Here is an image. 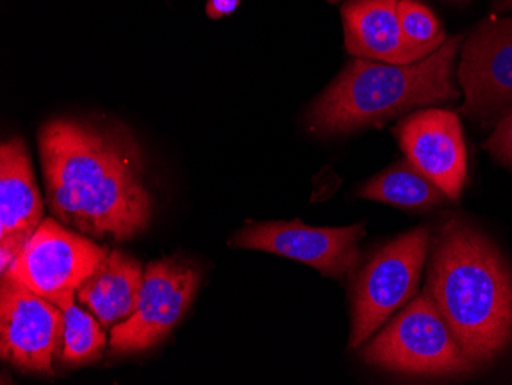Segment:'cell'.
<instances>
[{"label":"cell","instance_id":"5b68a950","mask_svg":"<svg viewBox=\"0 0 512 385\" xmlns=\"http://www.w3.org/2000/svg\"><path fill=\"white\" fill-rule=\"evenodd\" d=\"M427 228L394 238L362 267L353 287L352 349L362 346L417 290L427 258Z\"/></svg>","mask_w":512,"mask_h":385},{"label":"cell","instance_id":"7402d4cb","mask_svg":"<svg viewBox=\"0 0 512 385\" xmlns=\"http://www.w3.org/2000/svg\"><path fill=\"white\" fill-rule=\"evenodd\" d=\"M333 2H336V0H333Z\"/></svg>","mask_w":512,"mask_h":385},{"label":"cell","instance_id":"9a60e30c","mask_svg":"<svg viewBox=\"0 0 512 385\" xmlns=\"http://www.w3.org/2000/svg\"><path fill=\"white\" fill-rule=\"evenodd\" d=\"M359 195L367 200L407 209L431 208L448 198L408 160L396 163L387 171L371 178Z\"/></svg>","mask_w":512,"mask_h":385},{"label":"cell","instance_id":"6da1fadb","mask_svg":"<svg viewBox=\"0 0 512 385\" xmlns=\"http://www.w3.org/2000/svg\"><path fill=\"white\" fill-rule=\"evenodd\" d=\"M39 148L46 203L59 220L117 241L146 231L152 197L140 148L125 129L57 119L43 126Z\"/></svg>","mask_w":512,"mask_h":385},{"label":"cell","instance_id":"ffe728a7","mask_svg":"<svg viewBox=\"0 0 512 385\" xmlns=\"http://www.w3.org/2000/svg\"><path fill=\"white\" fill-rule=\"evenodd\" d=\"M497 10H512V0H499Z\"/></svg>","mask_w":512,"mask_h":385},{"label":"cell","instance_id":"9c48e42d","mask_svg":"<svg viewBox=\"0 0 512 385\" xmlns=\"http://www.w3.org/2000/svg\"><path fill=\"white\" fill-rule=\"evenodd\" d=\"M362 224L347 228H312L295 221L250 223L230 238L240 249L283 255L315 267L322 275L344 278L359 261V241L364 237Z\"/></svg>","mask_w":512,"mask_h":385},{"label":"cell","instance_id":"e0dca14e","mask_svg":"<svg viewBox=\"0 0 512 385\" xmlns=\"http://www.w3.org/2000/svg\"><path fill=\"white\" fill-rule=\"evenodd\" d=\"M398 16L402 33L411 47L430 56L444 45V28L433 11L419 0H401L398 5Z\"/></svg>","mask_w":512,"mask_h":385},{"label":"cell","instance_id":"5bb4252c","mask_svg":"<svg viewBox=\"0 0 512 385\" xmlns=\"http://www.w3.org/2000/svg\"><path fill=\"white\" fill-rule=\"evenodd\" d=\"M143 280L142 264L125 252L112 251L79 287L77 298L109 327L135 312Z\"/></svg>","mask_w":512,"mask_h":385},{"label":"cell","instance_id":"4fadbf2b","mask_svg":"<svg viewBox=\"0 0 512 385\" xmlns=\"http://www.w3.org/2000/svg\"><path fill=\"white\" fill-rule=\"evenodd\" d=\"M0 241L30 240L43 221V203L22 139L0 148Z\"/></svg>","mask_w":512,"mask_h":385},{"label":"cell","instance_id":"277c9868","mask_svg":"<svg viewBox=\"0 0 512 385\" xmlns=\"http://www.w3.org/2000/svg\"><path fill=\"white\" fill-rule=\"evenodd\" d=\"M361 356L371 366L411 376L454 378L479 369L457 343L427 289L365 344Z\"/></svg>","mask_w":512,"mask_h":385},{"label":"cell","instance_id":"30bf717a","mask_svg":"<svg viewBox=\"0 0 512 385\" xmlns=\"http://www.w3.org/2000/svg\"><path fill=\"white\" fill-rule=\"evenodd\" d=\"M465 103L460 111L480 123L499 122L512 109V19L480 25L463 47L459 66Z\"/></svg>","mask_w":512,"mask_h":385},{"label":"cell","instance_id":"44dd1931","mask_svg":"<svg viewBox=\"0 0 512 385\" xmlns=\"http://www.w3.org/2000/svg\"><path fill=\"white\" fill-rule=\"evenodd\" d=\"M456 2H463V0H456Z\"/></svg>","mask_w":512,"mask_h":385},{"label":"cell","instance_id":"7a4b0ae2","mask_svg":"<svg viewBox=\"0 0 512 385\" xmlns=\"http://www.w3.org/2000/svg\"><path fill=\"white\" fill-rule=\"evenodd\" d=\"M428 289L463 352L477 367L512 343V270L467 221L451 218L434 238Z\"/></svg>","mask_w":512,"mask_h":385},{"label":"cell","instance_id":"2e32d148","mask_svg":"<svg viewBox=\"0 0 512 385\" xmlns=\"http://www.w3.org/2000/svg\"><path fill=\"white\" fill-rule=\"evenodd\" d=\"M63 312L62 359L69 366H82L96 361L106 346V333L99 321L80 309L76 300L60 307Z\"/></svg>","mask_w":512,"mask_h":385},{"label":"cell","instance_id":"ba28073f","mask_svg":"<svg viewBox=\"0 0 512 385\" xmlns=\"http://www.w3.org/2000/svg\"><path fill=\"white\" fill-rule=\"evenodd\" d=\"M63 312L10 277L0 286V350L17 369L53 373L63 339Z\"/></svg>","mask_w":512,"mask_h":385},{"label":"cell","instance_id":"ac0fdd59","mask_svg":"<svg viewBox=\"0 0 512 385\" xmlns=\"http://www.w3.org/2000/svg\"><path fill=\"white\" fill-rule=\"evenodd\" d=\"M483 146L502 165L512 168V109L499 120L490 139Z\"/></svg>","mask_w":512,"mask_h":385},{"label":"cell","instance_id":"52a82bcc","mask_svg":"<svg viewBox=\"0 0 512 385\" xmlns=\"http://www.w3.org/2000/svg\"><path fill=\"white\" fill-rule=\"evenodd\" d=\"M200 284L194 267L174 260L146 266L137 309L114 326L109 346L114 353H137L160 344L188 312Z\"/></svg>","mask_w":512,"mask_h":385},{"label":"cell","instance_id":"d6986e66","mask_svg":"<svg viewBox=\"0 0 512 385\" xmlns=\"http://www.w3.org/2000/svg\"><path fill=\"white\" fill-rule=\"evenodd\" d=\"M240 4L241 0H207L206 14L211 19H221L235 13Z\"/></svg>","mask_w":512,"mask_h":385},{"label":"cell","instance_id":"7c38bea8","mask_svg":"<svg viewBox=\"0 0 512 385\" xmlns=\"http://www.w3.org/2000/svg\"><path fill=\"white\" fill-rule=\"evenodd\" d=\"M399 2L401 0L348 2L342 8L348 53L394 65H408L428 57L405 39L398 16Z\"/></svg>","mask_w":512,"mask_h":385},{"label":"cell","instance_id":"8992f818","mask_svg":"<svg viewBox=\"0 0 512 385\" xmlns=\"http://www.w3.org/2000/svg\"><path fill=\"white\" fill-rule=\"evenodd\" d=\"M83 235L45 218L23 246L7 274L57 307L76 300V292L108 255Z\"/></svg>","mask_w":512,"mask_h":385},{"label":"cell","instance_id":"3957f363","mask_svg":"<svg viewBox=\"0 0 512 385\" xmlns=\"http://www.w3.org/2000/svg\"><path fill=\"white\" fill-rule=\"evenodd\" d=\"M462 37L408 65L353 60L309 109L307 122L322 135L344 134L398 116L416 106L453 102L454 60Z\"/></svg>","mask_w":512,"mask_h":385},{"label":"cell","instance_id":"8fae6325","mask_svg":"<svg viewBox=\"0 0 512 385\" xmlns=\"http://www.w3.org/2000/svg\"><path fill=\"white\" fill-rule=\"evenodd\" d=\"M408 162L444 192L459 200L467 178V149L459 117L445 109L411 114L394 128Z\"/></svg>","mask_w":512,"mask_h":385}]
</instances>
